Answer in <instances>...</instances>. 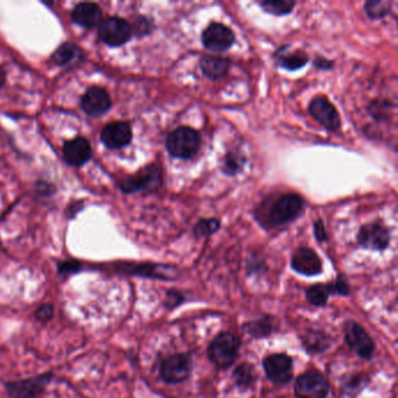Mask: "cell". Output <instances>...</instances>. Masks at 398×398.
<instances>
[{
    "instance_id": "10",
    "label": "cell",
    "mask_w": 398,
    "mask_h": 398,
    "mask_svg": "<svg viewBox=\"0 0 398 398\" xmlns=\"http://www.w3.org/2000/svg\"><path fill=\"white\" fill-rule=\"evenodd\" d=\"M192 371L191 359L185 354H174L160 364V376L170 385L185 381Z\"/></svg>"
},
{
    "instance_id": "15",
    "label": "cell",
    "mask_w": 398,
    "mask_h": 398,
    "mask_svg": "<svg viewBox=\"0 0 398 398\" xmlns=\"http://www.w3.org/2000/svg\"><path fill=\"white\" fill-rule=\"evenodd\" d=\"M112 107L110 96L103 88L93 87L84 95L81 100V107L91 117H100L107 114Z\"/></svg>"
},
{
    "instance_id": "2",
    "label": "cell",
    "mask_w": 398,
    "mask_h": 398,
    "mask_svg": "<svg viewBox=\"0 0 398 398\" xmlns=\"http://www.w3.org/2000/svg\"><path fill=\"white\" fill-rule=\"evenodd\" d=\"M202 145L200 132L191 126H179L167 135L165 146L172 158L193 159Z\"/></svg>"
},
{
    "instance_id": "32",
    "label": "cell",
    "mask_w": 398,
    "mask_h": 398,
    "mask_svg": "<svg viewBox=\"0 0 398 398\" xmlns=\"http://www.w3.org/2000/svg\"><path fill=\"white\" fill-rule=\"evenodd\" d=\"M331 284H332L333 293L343 296L348 295L350 286H348L346 278L343 277V276H339V277L336 278V281L331 283Z\"/></svg>"
},
{
    "instance_id": "20",
    "label": "cell",
    "mask_w": 398,
    "mask_h": 398,
    "mask_svg": "<svg viewBox=\"0 0 398 398\" xmlns=\"http://www.w3.org/2000/svg\"><path fill=\"white\" fill-rule=\"evenodd\" d=\"M46 383L47 378H38L37 380L12 383L7 390L13 398H32L41 392Z\"/></svg>"
},
{
    "instance_id": "29",
    "label": "cell",
    "mask_w": 398,
    "mask_h": 398,
    "mask_svg": "<svg viewBox=\"0 0 398 398\" xmlns=\"http://www.w3.org/2000/svg\"><path fill=\"white\" fill-rule=\"evenodd\" d=\"M153 27L154 25L152 19L142 15L135 19V24L131 25L132 35L135 34L138 38H142L145 35H149L153 31Z\"/></svg>"
},
{
    "instance_id": "19",
    "label": "cell",
    "mask_w": 398,
    "mask_h": 398,
    "mask_svg": "<svg viewBox=\"0 0 398 398\" xmlns=\"http://www.w3.org/2000/svg\"><path fill=\"white\" fill-rule=\"evenodd\" d=\"M103 12L98 4L81 3L74 7L72 19L84 28H93L102 22Z\"/></svg>"
},
{
    "instance_id": "38",
    "label": "cell",
    "mask_w": 398,
    "mask_h": 398,
    "mask_svg": "<svg viewBox=\"0 0 398 398\" xmlns=\"http://www.w3.org/2000/svg\"><path fill=\"white\" fill-rule=\"evenodd\" d=\"M5 80H6L5 73H4V70L0 68V89L4 87V84H5Z\"/></svg>"
},
{
    "instance_id": "37",
    "label": "cell",
    "mask_w": 398,
    "mask_h": 398,
    "mask_svg": "<svg viewBox=\"0 0 398 398\" xmlns=\"http://www.w3.org/2000/svg\"><path fill=\"white\" fill-rule=\"evenodd\" d=\"M82 207H84V206H82V204H72V206H70V211H69V215L70 216H74V215H77V213H79V211H81V209H82Z\"/></svg>"
},
{
    "instance_id": "8",
    "label": "cell",
    "mask_w": 398,
    "mask_h": 398,
    "mask_svg": "<svg viewBox=\"0 0 398 398\" xmlns=\"http://www.w3.org/2000/svg\"><path fill=\"white\" fill-rule=\"evenodd\" d=\"M98 35L100 40L107 46L119 47L131 40V24L121 18H107L100 22Z\"/></svg>"
},
{
    "instance_id": "21",
    "label": "cell",
    "mask_w": 398,
    "mask_h": 398,
    "mask_svg": "<svg viewBox=\"0 0 398 398\" xmlns=\"http://www.w3.org/2000/svg\"><path fill=\"white\" fill-rule=\"evenodd\" d=\"M246 158L239 150H230L222 160V173L228 177H236L246 166Z\"/></svg>"
},
{
    "instance_id": "4",
    "label": "cell",
    "mask_w": 398,
    "mask_h": 398,
    "mask_svg": "<svg viewBox=\"0 0 398 398\" xmlns=\"http://www.w3.org/2000/svg\"><path fill=\"white\" fill-rule=\"evenodd\" d=\"M307 109L310 116L327 131H339L341 128V116L336 105L326 96L317 95L312 98Z\"/></svg>"
},
{
    "instance_id": "1",
    "label": "cell",
    "mask_w": 398,
    "mask_h": 398,
    "mask_svg": "<svg viewBox=\"0 0 398 398\" xmlns=\"http://www.w3.org/2000/svg\"><path fill=\"white\" fill-rule=\"evenodd\" d=\"M305 211V200L297 193H284L264 199L253 211L257 223L264 230L291 225Z\"/></svg>"
},
{
    "instance_id": "24",
    "label": "cell",
    "mask_w": 398,
    "mask_h": 398,
    "mask_svg": "<svg viewBox=\"0 0 398 398\" xmlns=\"http://www.w3.org/2000/svg\"><path fill=\"white\" fill-rule=\"evenodd\" d=\"M79 55H80L79 47L74 44H70V42H66L56 49L53 54L52 59L56 65L65 66L67 63L72 62L73 60L77 59Z\"/></svg>"
},
{
    "instance_id": "17",
    "label": "cell",
    "mask_w": 398,
    "mask_h": 398,
    "mask_svg": "<svg viewBox=\"0 0 398 398\" xmlns=\"http://www.w3.org/2000/svg\"><path fill=\"white\" fill-rule=\"evenodd\" d=\"M63 157L72 166H82L91 159V144L84 137L72 139L63 146Z\"/></svg>"
},
{
    "instance_id": "35",
    "label": "cell",
    "mask_w": 398,
    "mask_h": 398,
    "mask_svg": "<svg viewBox=\"0 0 398 398\" xmlns=\"http://www.w3.org/2000/svg\"><path fill=\"white\" fill-rule=\"evenodd\" d=\"M39 319H41L44 321H47L48 319L53 317V307L51 305H45L42 306L38 311Z\"/></svg>"
},
{
    "instance_id": "13",
    "label": "cell",
    "mask_w": 398,
    "mask_h": 398,
    "mask_svg": "<svg viewBox=\"0 0 398 398\" xmlns=\"http://www.w3.org/2000/svg\"><path fill=\"white\" fill-rule=\"evenodd\" d=\"M132 135V128L128 123L114 121L103 128L100 138L107 149L119 150L131 142Z\"/></svg>"
},
{
    "instance_id": "30",
    "label": "cell",
    "mask_w": 398,
    "mask_h": 398,
    "mask_svg": "<svg viewBox=\"0 0 398 398\" xmlns=\"http://www.w3.org/2000/svg\"><path fill=\"white\" fill-rule=\"evenodd\" d=\"M271 329H271V322H269L267 319L248 324V333H250L251 336H256V338L270 334Z\"/></svg>"
},
{
    "instance_id": "14",
    "label": "cell",
    "mask_w": 398,
    "mask_h": 398,
    "mask_svg": "<svg viewBox=\"0 0 398 398\" xmlns=\"http://www.w3.org/2000/svg\"><path fill=\"white\" fill-rule=\"evenodd\" d=\"M292 269L305 276H317L322 271V263L318 253L307 246H300L292 255Z\"/></svg>"
},
{
    "instance_id": "7",
    "label": "cell",
    "mask_w": 398,
    "mask_h": 398,
    "mask_svg": "<svg viewBox=\"0 0 398 398\" xmlns=\"http://www.w3.org/2000/svg\"><path fill=\"white\" fill-rule=\"evenodd\" d=\"M204 48L211 52H227L235 44V33L222 22H211L201 33Z\"/></svg>"
},
{
    "instance_id": "33",
    "label": "cell",
    "mask_w": 398,
    "mask_h": 398,
    "mask_svg": "<svg viewBox=\"0 0 398 398\" xmlns=\"http://www.w3.org/2000/svg\"><path fill=\"white\" fill-rule=\"evenodd\" d=\"M313 67L319 70L329 72V70H332L334 68V61L322 58V56H317L313 61Z\"/></svg>"
},
{
    "instance_id": "3",
    "label": "cell",
    "mask_w": 398,
    "mask_h": 398,
    "mask_svg": "<svg viewBox=\"0 0 398 398\" xmlns=\"http://www.w3.org/2000/svg\"><path fill=\"white\" fill-rule=\"evenodd\" d=\"M163 185V171L158 164H151L137 172L135 175L125 178L121 181L119 188L126 194H132L147 190H157Z\"/></svg>"
},
{
    "instance_id": "27",
    "label": "cell",
    "mask_w": 398,
    "mask_h": 398,
    "mask_svg": "<svg viewBox=\"0 0 398 398\" xmlns=\"http://www.w3.org/2000/svg\"><path fill=\"white\" fill-rule=\"evenodd\" d=\"M221 228V221L216 218H201L200 221L195 225L193 232L197 239H206L209 236L214 235Z\"/></svg>"
},
{
    "instance_id": "34",
    "label": "cell",
    "mask_w": 398,
    "mask_h": 398,
    "mask_svg": "<svg viewBox=\"0 0 398 398\" xmlns=\"http://www.w3.org/2000/svg\"><path fill=\"white\" fill-rule=\"evenodd\" d=\"M37 191H38L39 194L42 195V197H49V195L53 194L55 188L53 187L52 185H49L48 183H39L38 186H37Z\"/></svg>"
},
{
    "instance_id": "5",
    "label": "cell",
    "mask_w": 398,
    "mask_h": 398,
    "mask_svg": "<svg viewBox=\"0 0 398 398\" xmlns=\"http://www.w3.org/2000/svg\"><path fill=\"white\" fill-rule=\"evenodd\" d=\"M239 340L232 333H222L211 343L208 354L218 367L227 368L234 364L239 355Z\"/></svg>"
},
{
    "instance_id": "26",
    "label": "cell",
    "mask_w": 398,
    "mask_h": 398,
    "mask_svg": "<svg viewBox=\"0 0 398 398\" xmlns=\"http://www.w3.org/2000/svg\"><path fill=\"white\" fill-rule=\"evenodd\" d=\"M395 107L390 100H375L368 105V114L376 121H387L392 114V110Z\"/></svg>"
},
{
    "instance_id": "23",
    "label": "cell",
    "mask_w": 398,
    "mask_h": 398,
    "mask_svg": "<svg viewBox=\"0 0 398 398\" xmlns=\"http://www.w3.org/2000/svg\"><path fill=\"white\" fill-rule=\"evenodd\" d=\"M392 12V1L388 0H368L364 4V13L371 20H381Z\"/></svg>"
},
{
    "instance_id": "25",
    "label": "cell",
    "mask_w": 398,
    "mask_h": 398,
    "mask_svg": "<svg viewBox=\"0 0 398 398\" xmlns=\"http://www.w3.org/2000/svg\"><path fill=\"white\" fill-rule=\"evenodd\" d=\"M332 284H317L307 288L306 297L312 305L322 306L329 300V295H332Z\"/></svg>"
},
{
    "instance_id": "31",
    "label": "cell",
    "mask_w": 398,
    "mask_h": 398,
    "mask_svg": "<svg viewBox=\"0 0 398 398\" xmlns=\"http://www.w3.org/2000/svg\"><path fill=\"white\" fill-rule=\"evenodd\" d=\"M313 232H314V237L318 242H326L329 239L327 232H326L325 223L322 221L321 218H318L317 221L313 223Z\"/></svg>"
},
{
    "instance_id": "9",
    "label": "cell",
    "mask_w": 398,
    "mask_h": 398,
    "mask_svg": "<svg viewBox=\"0 0 398 398\" xmlns=\"http://www.w3.org/2000/svg\"><path fill=\"white\" fill-rule=\"evenodd\" d=\"M329 389V382L321 373L310 371L297 378L295 392L298 398H326Z\"/></svg>"
},
{
    "instance_id": "28",
    "label": "cell",
    "mask_w": 398,
    "mask_h": 398,
    "mask_svg": "<svg viewBox=\"0 0 398 398\" xmlns=\"http://www.w3.org/2000/svg\"><path fill=\"white\" fill-rule=\"evenodd\" d=\"M234 381L239 388L246 389L251 387L255 381L253 367L249 364H242L236 368V371H234Z\"/></svg>"
},
{
    "instance_id": "22",
    "label": "cell",
    "mask_w": 398,
    "mask_h": 398,
    "mask_svg": "<svg viewBox=\"0 0 398 398\" xmlns=\"http://www.w3.org/2000/svg\"><path fill=\"white\" fill-rule=\"evenodd\" d=\"M258 6L265 12L274 17H284L293 12L297 3L293 0H263L257 1Z\"/></svg>"
},
{
    "instance_id": "16",
    "label": "cell",
    "mask_w": 398,
    "mask_h": 398,
    "mask_svg": "<svg viewBox=\"0 0 398 398\" xmlns=\"http://www.w3.org/2000/svg\"><path fill=\"white\" fill-rule=\"evenodd\" d=\"M274 65L281 69L288 70V72H296V70L301 69L307 65L310 61V56L307 53L297 49V51H291L290 46H281L279 48L276 49L274 53Z\"/></svg>"
},
{
    "instance_id": "12",
    "label": "cell",
    "mask_w": 398,
    "mask_h": 398,
    "mask_svg": "<svg viewBox=\"0 0 398 398\" xmlns=\"http://www.w3.org/2000/svg\"><path fill=\"white\" fill-rule=\"evenodd\" d=\"M264 371L267 378L277 385H284L293 375L291 357L285 354H272L264 360Z\"/></svg>"
},
{
    "instance_id": "6",
    "label": "cell",
    "mask_w": 398,
    "mask_h": 398,
    "mask_svg": "<svg viewBox=\"0 0 398 398\" xmlns=\"http://www.w3.org/2000/svg\"><path fill=\"white\" fill-rule=\"evenodd\" d=\"M392 239L390 229L381 221L369 222L362 225L357 232V243L364 249L382 251L388 248Z\"/></svg>"
},
{
    "instance_id": "11",
    "label": "cell",
    "mask_w": 398,
    "mask_h": 398,
    "mask_svg": "<svg viewBox=\"0 0 398 398\" xmlns=\"http://www.w3.org/2000/svg\"><path fill=\"white\" fill-rule=\"evenodd\" d=\"M346 340L350 348L364 359H371L374 354L375 343L366 329L355 321L347 322L345 327Z\"/></svg>"
},
{
    "instance_id": "18",
    "label": "cell",
    "mask_w": 398,
    "mask_h": 398,
    "mask_svg": "<svg viewBox=\"0 0 398 398\" xmlns=\"http://www.w3.org/2000/svg\"><path fill=\"white\" fill-rule=\"evenodd\" d=\"M199 66L204 77L209 80L216 81L228 75L232 68V61L225 56L204 55L199 61Z\"/></svg>"
},
{
    "instance_id": "36",
    "label": "cell",
    "mask_w": 398,
    "mask_h": 398,
    "mask_svg": "<svg viewBox=\"0 0 398 398\" xmlns=\"http://www.w3.org/2000/svg\"><path fill=\"white\" fill-rule=\"evenodd\" d=\"M80 269V264L77 262H67L61 265V271L63 272H75Z\"/></svg>"
}]
</instances>
